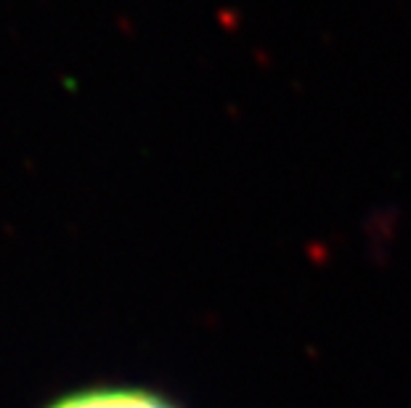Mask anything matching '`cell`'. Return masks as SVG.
Here are the masks:
<instances>
[{"mask_svg":"<svg viewBox=\"0 0 411 408\" xmlns=\"http://www.w3.org/2000/svg\"><path fill=\"white\" fill-rule=\"evenodd\" d=\"M51 408H173L143 389H85L61 398Z\"/></svg>","mask_w":411,"mask_h":408,"instance_id":"1","label":"cell"}]
</instances>
